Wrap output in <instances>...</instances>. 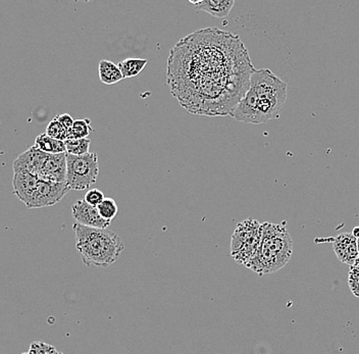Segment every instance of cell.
Returning a JSON list of instances; mask_svg holds the SVG:
<instances>
[{"label": "cell", "instance_id": "52a82bcc", "mask_svg": "<svg viewBox=\"0 0 359 354\" xmlns=\"http://www.w3.org/2000/svg\"><path fill=\"white\" fill-rule=\"evenodd\" d=\"M68 191L70 188L66 183H55L39 180L31 198L26 203V207L28 209L52 207L59 203L68 194Z\"/></svg>", "mask_w": 359, "mask_h": 354}, {"label": "cell", "instance_id": "ffe728a7", "mask_svg": "<svg viewBox=\"0 0 359 354\" xmlns=\"http://www.w3.org/2000/svg\"><path fill=\"white\" fill-rule=\"evenodd\" d=\"M348 285L353 295L359 298V261H356V263L350 267Z\"/></svg>", "mask_w": 359, "mask_h": 354}, {"label": "cell", "instance_id": "9c48e42d", "mask_svg": "<svg viewBox=\"0 0 359 354\" xmlns=\"http://www.w3.org/2000/svg\"><path fill=\"white\" fill-rule=\"evenodd\" d=\"M72 214L77 224L90 228L108 229L112 223L104 220L98 212L97 207H92L85 201H77L72 205Z\"/></svg>", "mask_w": 359, "mask_h": 354}, {"label": "cell", "instance_id": "8992f818", "mask_svg": "<svg viewBox=\"0 0 359 354\" xmlns=\"http://www.w3.org/2000/svg\"><path fill=\"white\" fill-rule=\"evenodd\" d=\"M99 174L98 156L95 152L85 156H72L67 153V180L70 190H85L97 181Z\"/></svg>", "mask_w": 359, "mask_h": 354}, {"label": "cell", "instance_id": "4fadbf2b", "mask_svg": "<svg viewBox=\"0 0 359 354\" xmlns=\"http://www.w3.org/2000/svg\"><path fill=\"white\" fill-rule=\"evenodd\" d=\"M98 71H99L100 81L106 85L121 82L124 79L123 74L117 64L106 61V59H102L100 62Z\"/></svg>", "mask_w": 359, "mask_h": 354}, {"label": "cell", "instance_id": "7402d4cb", "mask_svg": "<svg viewBox=\"0 0 359 354\" xmlns=\"http://www.w3.org/2000/svg\"><path fill=\"white\" fill-rule=\"evenodd\" d=\"M106 199L104 193L98 189H90L85 195L84 201L92 207H97Z\"/></svg>", "mask_w": 359, "mask_h": 354}, {"label": "cell", "instance_id": "5bb4252c", "mask_svg": "<svg viewBox=\"0 0 359 354\" xmlns=\"http://www.w3.org/2000/svg\"><path fill=\"white\" fill-rule=\"evenodd\" d=\"M35 146L37 149L41 150L45 153L48 154H59L67 153L66 149L65 141L57 140V139L51 138L48 135H39L35 139Z\"/></svg>", "mask_w": 359, "mask_h": 354}, {"label": "cell", "instance_id": "3957f363", "mask_svg": "<svg viewBox=\"0 0 359 354\" xmlns=\"http://www.w3.org/2000/svg\"><path fill=\"white\" fill-rule=\"evenodd\" d=\"M292 254L293 240L286 227L264 223L258 253L246 268L260 276L273 274L285 267Z\"/></svg>", "mask_w": 359, "mask_h": 354}, {"label": "cell", "instance_id": "cb8c5ba5", "mask_svg": "<svg viewBox=\"0 0 359 354\" xmlns=\"http://www.w3.org/2000/svg\"><path fill=\"white\" fill-rule=\"evenodd\" d=\"M352 235H353L354 238L356 239H359V227H356L351 232Z\"/></svg>", "mask_w": 359, "mask_h": 354}, {"label": "cell", "instance_id": "d4e9b609", "mask_svg": "<svg viewBox=\"0 0 359 354\" xmlns=\"http://www.w3.org/2000/svg\"><path fill=\"white\" fill-rule=\"evenodd\" d=\"M358 261H359V239H358Z\"/></svg>", "mask_w": 359, "mask_h": 354}, {"label": "cell", "instance_id": "7c38bea8", "mask_svg": "<svg viewBox=\"0 0 359 354\" xmlns=\"http://www.w3.org/2000/svg\"><path fill=\"white\" fill-rule=\"evenodd\" d=\"M190 3L194 4L197 10L207 12L213 18L224 19L230 14L235 2L233 0H190Z\"/></svg>", "mask_w": 359, "mask_h": 354}, {"label": "cell", "instance_id": "484cf974", "mask_svg": "<svg viewBox=\"0 0 359 354\" xmlns=\"http://www.w3.org/2000/svg\"><path fill=\"white\" fill-rule=\"evenodd\" d=\"M22 354H29V353H22Z\"/></svg>", "mask_w": 359, "mask_h": 354}, {"label": "cell", "instance_id": "4316f807", "mask_svg": "<svg viewBox=\"0 0 359 354\" xmlns=\"http://www.w3.org/2000/svg\"><path fill=\"white\" fill-rule=\"evenodd\" d=\"M59 354H64V353H59Z\"/></svg>", "mask_w": 359, "mask_h": 354}, {"label": "cell", "instance_id": "603a6c76", "mask_svg": "<svg viewBox=\"0 0 359 354\" xmlns=\"http://www.w3.org/2000/svg\"><path fill=\"white\" fill-rule=\"evenodd\" d=\"M55 119L57 120V121L59 122V123L63 125L64 128L66 129V130L68 131V132H70V129H72V125H74L75 120L72 119V117H70L68 113H64V115H59L55 117Z\"/></svg>", "mask_w": 359, "mask_h": 354}, {"label": "cell", "instance_id": "44dd1931", "mask_svg": "<svg viewBox=\"0 0 359 354\" xmlns=\"http://www.w3.org/2000/svg\"><path fill=\"white\" fill-rule=\"evenodd\" d=\"M29 354H59L55 346L47 343L35 341L30 345Z\"/></svg>", "mask_w": 359, "mask_h": 354}, {"label": "cell", "instance_id": "ac0fdd59", "mask_svg": "<svg viewBox=\"0 0 359 354\" xmlns=\"http://www.w3.org/2000/svg\"><path fill=\"white\" fill-rule=\"evenodd\" d=\"M97 209L100 216H101L104 220L108 221V222H112L113 218H115V216H117V212H119L117 203H115V201L112 198L104 199V201L98 205Z\"/></svg>", "mask_w": 359, "mask_h": 354}, {"label": "cell", "instance_id": "30bf717a", "mask_svg": "<svg viewBox=\"0 0 359 354\" xmlns=\"http://www.w3.org/2000/svg\"><path fill=\"white\" fill-rule=\"evenodd\" d=\"M338 259L346 265L353 266L358 259V239L351 233L338 235L333 243Z\"/></svg>", "mask_w": 359, "mask_h": 354}, {"label": "cell", "instance_id": "8fae6325", "mask_svg": "<svg viewBox=\"0 0 359 354\" xmlns=\"http://www.w3.org/2000/svg\"><path fill=\"white\" fill-rule=\"evenodd\" d=\"M38 181L39 179L36 176L32 175L28 171L14 173V180H12L14 194L26 205L35 191Z\"/></svg>", "mask_w": 359, "mask_h": 354}, {"label": "cell", "instance_id": "277c9868", "mask_svg": "<svg viewBox=\"0 0 359 354\" xmlns=\"http://www.w3.org/2000/svg\"><path fill=\"white\" fill-rule=\"evenodd\" d=\"M249 88L258 97L260 124L278 119L287 100V84L271 70L262 68L252 72Z\"/></svg>", "mask_w": 359, "mask_h": 354}, {"label": "cell", "instance_id": "e0dca14e", "mask_svg": "<svg viewBox=\"0 0 359 354\" xmlns=\"http://www.w3.org/2000/svg\"><path fill=\"white\" fill-rule=\"evenodd\" d=\"M91 140L85 139H68L65 141L66 149L68 154L72 156H85L89 153V147Z\"/></svg>", "mask_w": 359, "mask_h": 354}, {"label": "cell", "instance_id": "7a4b0ae2", "mask_svg": "<svg viewBox=\"0 0 359 354\" xmlns=\"http://www.w3.org/2000/svg\"><path fill=\"white\" fill-rule=\"evenodd\" d=\"M76 248L87 267L108 268L121 257L125 243L115 232L90 228L75 223Z\"/></svg>", "mask_w": 359, "mask_h": 354}, {"label": "cell", "instance_id": "9a60e30c", "mask_svg": "<svg viewBox=\"0 0 359 354\" xmlns=\"http://www.w3.org/2000/svg\"><path fill=\"white\" fill-rule=\"evenodd\" d=\"M147 63H148L147 59L132 57V59H127L117 64V66L121 70L124 79L133 78V77L138 76L144 70Z\"/></svg>", "mask_w": 359, "mask_h": 354}, {"label": "cell", "instance_id": "2e32d148", "mask_svg": "<svg viewBox=\"0 0 359 354\" xmlns=\"http://www.w3.org/2000/svg\"><path fill=\"white\" fill-rule=\"evenodd\" d=\"M92 131H93V128H92L91 121L89 119L76 120L68 132V139L88 138Z\"/></svg>", "mask_w": 359, "mask_h": 354}, {"label": "cell", "instance_id": "ba28073f", "mask_svg": "<svg viewBox=\"0 0 359 354\" xmlns=\"http://www.w3.org/2000/svg\"><path fill=\"white\" fill-rule=\"evenodd\" d=\"M43 181L66 183L67 180V153L48 154L37 174Z\"/></svg>", "mask_w": 359, "mask_h": 354}, {"label": "cell", "instance_id": "d6986e66", "mask_svg": "<svg viewBox=\"0 0 359 354\" xmlns=\"http://www.w3.org/2000/svg\"><path fill=\"white\" fill-rule=\"evenodd\" d=\"M45 134L48 135L51 138L61 141L68 140V131L64 128L63 125L55 118L47 126Z\"/></svg>", "mask_w": 359, "mask_h": 354}, {"label": "cell", "instance_id": "5b68a950", "mask_svg": "<svg viewBox=\"0 0 359 354\" xmlns=\"http://www.w3.org/2000/svg\"><path fill=\"white\" fill-rule=\"evenodd\" d=\"M262 240V224L253 218L239 223L231 240V257L246 267L258 253Z\"/></svg>", "mask_w": 359, "mask_h": 354}, {"label": "cell", "instance_id": "6da1fadb", "mask_svg": "<svg viewBox=\"0 0 359 354\" xmlns=\"http://www.w3.org/2000/svg\"><path fill=\"white\" fill-rule=\"evenodd\" d=\"M173 50L168 84L172 89L185 85L173 94L180 98L192 92L196 100L191 113L213 115L215 105V115H232L255 70L240 39L229 32L205 29L184 38Z\"/></svg>", "mask_w": 359, "mask_h": 354}]
</instances>
